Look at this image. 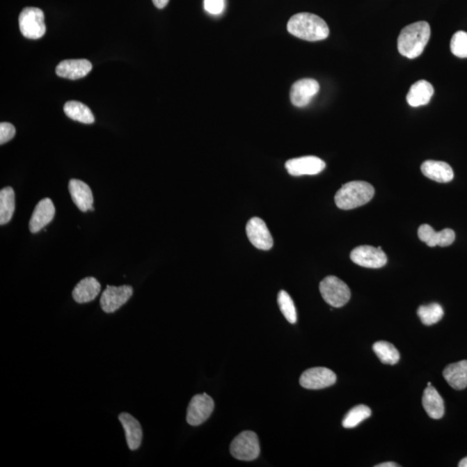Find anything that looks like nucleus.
<instances>
[{"mask_svg": "<svg viewBox=\"0 0 467 467\" xmlns=\"http://www.w3.org/2000/svg\"><path fill=\"white\" fill-rule=\"evenodd\" d=\"M287 31L303 40L322 41L330 34L326 21L315 14L301 13L292 16L287 23Z\"/></svg>", "mask_w": 467, "mask_h": 467, "instance_id": "1", "label": "nucleus"}, {"mask_svg": "<svg viewBox=\"0 0 467 467\" xmlns=\"http://www.w3.org/2000/svg\"><path fill=\"white\" fill-rule=\"evenodd\" d=\"M431 29L425 21L409 24L402 30L398 37L397 47L402 56L415 59L422 54L429 41Z\"/></svg>", "mask_w": 467, "mask_h": 467, "instance_id": "2", "label": "nucleus"}, {"mask_svg": "<svg viewBox=\"0 0 467 467\" xmlns=\"http://www.w3.org/2000/svg\"><path fill=\"white\" fill-rule=\"evenodd\" d=\"M375 195L372 184L363 181H352L338 190L335 195V203L338 208L348 210L358 208L369 203Z\"/></svg>", "mask_w": 467, "mask_h": 467, "instance_id": "3", "label": "nucleus"}, {"mask_svg": "<svg viewBox=\"0 0 467 467\" xmlns=\"http://www.w3.org/2000/svg\"><path fill=\"white\" fill-rule=\"evenodd\" d=\"M319 291L324 301L333 308H342L351 299V290L343 280L336 276H327L319 284Z\"/></svg>", "mask_w": 467, "mask_h": 467, "instance_id": "4", "label": "nucleus"}, {"mask_svg": "<svg viewBox=\"0 0 467 467\" xmlns=\"http://www.w3.org/2000/svg\"><path fill=\"white\" fill-rule=\"evenodd\" d=\"M261 452L258 434L245 431L234 438L230 445V452L239 461H251L258 459Z\"/></svg>", "mask_w": 467, "mask_h": 467, "instance_id": "5", "label": "nucleus"}, {"mask_svg": "<svg viewBox=\"0 0 467 467\" xmlns=\"http://www.w3.org/2000/svg\"><path fill=\"white\" fill-rule=\"evenodd\" d=\"M19 29L24 37L39 39L46 33L45 13L41 9L26 7L19 15Z\"/></svg>", "mask_w": 467, "mask_h": 467, "instance_id": "6", "label": "nucleus"}, {"mask_svg": "<svg viewBox=\"0 0 467 467\" xmlns=\"http://www.w3.org/2000/svg\"><path fill=\"white\" fill-rule=\"evenodd\" d=\"M351 261L368 269H380L386 265L388 258L381 248L372 246H359L351 253Z\"/></svg>", "mask_w": 467, "mask_h": 467, "instance_id": "7", "label": "nucleus"}, {"mask_svg": "<svg viewBox=\"0 0 467 467\" xmlns=\"http://www.w3.org/2000/svg\"><path fill=\"white\" fill-rule=\"evenodd\" d=\"M336 381L337 376L333 370L324 367H315L302 373L299 383L308 390H322L333 386Z\"/></svg>", "mask_w": 467, "mask_h": 467, "instance_id": "8", "label": "nucleus"}, {"mask_svg": "<svg viewBox=\"0 0 467 467\" xmlns=\"http://www.w3.org/2000/svg\"><path fill=\"white\" fill-rule=\"evenodd\" d=\"M214 407L213 399L208 395H196L188 406L187 422L191 426L201 425L212 415Z\"/></svg>", "mask_w": 467, "mask_h": 467, "instance_id": "9", "label": "nucleus"}, {"mask_svg": "<svg viewBox=\"0 0 467 467\" xmlns=\"http://www.w3.org/2000/svg\"><path fill=\"white\" fill-rule=\"evenodd\" d=\"M133 294V287L127 285L121 287L108 286L102 292L100 301L102 309L106 313L115 312L129 301Z\"/></svg>", "mask_w": 467, "mask_h": 467, "instance_id": "10", "label": "nucleus"}, {"mask_svg": "<svg viewBox=\"0 0 467 467\" xmlns=\"http://www.w3.org/2000/svg\"><path fill=\"white\" fill-rule=\"evenodd\" d=\"M246 232L251 244L261 251H269L273 248L274 239L269 228L259 217H253L246 225Z\"/></svg>", "mask_w": 467, "mask_h": 467, "instance_id": "11", "label": "nucleus"}, {"mask_svg": "<svg viewBox=\"0 0 467 467\" xmlns=\"http://www.w3.org/2000/svg\"><path fill=\"white\" fill-rule=\"evenodd\" d=\"M292 176L317 175L326 168V163L315 156H306L288 160L285 165Z\"/></svg>", "mask_w": 467, "mask_h": 467, "instance_id": "12", "label": "nucleus"}, {"mask_svg": "<svg viewBox=\"0 0 467 467\" xmlns=\"http://www.w3.org/2000/svg\"><path fill=\"white\" fill-rule=\"evenodd\" d=\"M319 91V84L315 79H301L292 85L290 91V99L292 105L297 108L308 106Z\"/></svg>", "mask_w": 467, "mask_h": 467, "instance_id": "13", "label": "nucleus"}, {"mask_svg": "<svg viewBox=\"0 0 467 467\" xmlns=\"http://www.w3.org/2000/svg\"><path fill=\"white\" fill-rule=\"evenodd\" d=\"M92 67V63L86 59L64 60L56 66V73L66 79L77 80L86 77Z\"/></svg>", "mask_w": 467, "mask_h": 467, "instance_id": "14", "label": "nucleus"}, {"mask_svg": "<svg viewBox=\"0 0 467 467\" xmlns=\"http://www.w3.org/2000/svg\"><path fill=\"white\" fill-rule=\"evenodd\" d=\"M56 209L49 198L42 199L38 203L32 214L30 221V231L31 233H38L54 219Z\"/></svg>", "mask_w": 467, "mask_h": 467, "instance_id": "15", "label": "nucleus"}, {"mask_svg": "<svg viewBox=\"0 0 467 467\" xmlns=\"http://www.w3.org/2000/svg\"><path fill=\"white\" fill-rule=\"evenodd\" d=\"M418 237L420 241L425 242L429 247H448L455 240L454 231L451 229H445L437 232L429 224L420 225L418 230Z\"/></svg>", "mask_w": 467, "mask_h": 467, "instance_id": "16", "label": "nucleus"}, {"mask_svg": "<svg viewBox=\"0 0 467 467\" xmlns=\"http://www.w3.org/2000/svg\"><path fill=\"white\" fill-rule=\"evenodd\" d=\"M69 191L74 205L83 212L94 210V197L90 187L84 182L71 180L69 183Z\"/></svg>", "mask_w": 467, "mask_h": 467, "instance_id": "17", "label": "nucleus"}, {"mask_svg": "<svg viewBox=\"0 0 467 467\" xmlns=\"http://www.w3.org/2000/svg\"><path fill=\"white\" fill-rule=\"evenodd\" d=\"M119 420L126 433L128 448L130 450H137L141 447L142 438H143V431H142L141 423L128 413H121Z\"/></svg>", "mask_w": 467, "mask_h": 467, "instance_id": "18", "label": "nucleus"}, {"mask_svg": "<svg viewBox=\"0 0 467 467\" xmlns=\"http://www.w3.org/2000/svg\"><path fill=\"white\" fill-rule=\"evenodd\" d=\"M423 175L438 183H449L454 178L452 167L448 163L427 160L420 166Z\"/></svg>", "mask_w": 467, "mask_h": 467, "instance_id": "19", "label": "nucleus"}, {"mask_svg": "<svg viewBox=\"0 0 467 467\" xmlns=\"http://www.w3.org/2000/svg\"><path fill=\"white\" fill-rule=\"evenodd\" d=\"M101 284L95 278L87 277L77 285L72 295L74 301L84 304L94 301L101 292Z\"/></svg>", "mask_w": 467, "mask_h": 467, "instance_id": "20", "label": "nucleus"}, {"mask_svg": "<svg viewBox=\"0 0 467 467\" xmlns=\"http://www.w3.org/2000/svg\"><path fill=\"white\" fill-rule=\"evenodd\" d=\"M434 94L432 84L425 80L416 81L410 88L407 95V102L413 108L429 104Z\"/></svg>", "mask_w": 467, "mask_h": 467, "instance_id": "21", "label": "nucleus"}, {"mask_svg": "<svg viewBox=\"0 0 467 467\" xmlns=\"http://www.w3.org/2000/svg\"><path fill=\"white\" fill-rule=\"evenodd\" d=\"M443 377L454 390H464L467 387V360H462L445 367Z\"/></svg>", "mask_w": 467, "mask_h": 467, "instance_id": "22", "label": "nucleus"}, {"mask_svg": "<svg viewBox=\"0 0 467 467\" xmlns=\"http://www.w3.org/2000/svg\"><path fill=\"white\" fill-rule=\"evenodd\" d=\"M422 405L427 415L433 419H441L444 415L445 407L443 399L436 388L427 386L424 390Z\"/></svg>", "mask_w": 467, "mask_h": 467, "instance_id": "23", "label": "nucleus"}, {"mask_svg": "<svg viewBox=\"0 0 467 467\" xmlns=\"http://www.w3.org/2000/svg\"><path fill=\"white\" fill-rule=\"evenodd\" d=\"M64 113L71 120L79 121L84 124H92L95 122V116L90 109L84 103L77 101H70L64 105Z\"/></svg>", "mask_w": 467, "mask_h": 467, "instance_id": "24", "label": "nucleus"}, {"mask_svg": "<svg viewBox=\"0 0 467 467\" xmlns=\"http://www.w3.org/2000/svg\"><path fill=\"white\" fill-rule=\"evenodd\" d=\"M15 212V193L12 187H6L0 191V224L8 223Z\"/></svg>", "mask_w": 467, "mask_h": 467, "instance_id": "25", "label": "nucleus"}, {"mask_svg": "<svg viewBox=\"0 0 467 467\" xmlns=\"http://www.w3.org/2000/svg\"><path fill=\"white\" fill-rule=\"evenodd\" d=\"M373 351L384 365H397L400 360V353L393 345L386 341H379L373 345Z\"/></svg>", "mask_w": 467, "mask_h": 467, "instance_id": "26", "label": "nucleus"}, {"mask_svg": "<svg viewBox=\"0 0 467 467\" xmlns=\"http://www.w3.org/2000/svg\"><path fill=\"white\" fill-rule=\"evenodd\" d=\"M420 322L425 326H432L436 324L444 316L443 308L438 303H431L429 305L420 306L417 311Z\"/></svg>", "mask_w": 467, "mask_h": 467, "instance_id": "27", "label": "nucleus"}, {"mask_svg": "<svg viewBox=\"0 0 467 467\" xmlns=\"http://www.w3.org/2000/svg\"><path fill=\"white\" fill-rule=\"evenodd\" d=\"M372 415V410L365 405H358L352 408L347 413L343 420V427L345 429H354L363 420Z\"/></svg>", "mask_w": 467, "mask_h": 467, "instance_id": "28", "label": "nucleus"}, {"mask_svg": "<svg viewBox=\"0 0 467 467\" xmlns=\"http://www.w3.org/2000/svg\"><path fill=\"white\" fill-rule=\"evenodd\" d=\"M277 301L281 312L283 313L287 322L291 324L297 322V312H296L294 303L290 295L286 291L281 290L278 294Z\"/></svg>", "mask_w": 467, "mask_h": 467, "instance_id": "29", "label": "nucleus"}, {"mask_svg": "<svg viewBox=\"0 0 467 467\" xmlns=\"http://www.w3.org/2000/svg\"><path fill=\"white\" fill-rule=\"evenodd\" d=\"M450 49L459 58H467V32L459 31L452 35Z\"/></svg>", "mask_w": 467, "mask_h": 467, "instance_id": "30", "label": "nucleus"}, {"mask_svg": "<svg viewBox=\"0 0 467 467\" xmlns=\"http://www.w3.org/2000/svg\"><path fill=\"white\" fill-rule=\"evenodd\" d=\"M15 134L16 128L13 124L8 122L0 124V144L3 145L13 140Z\"/></svg>", "mask_w": 467, "mask_h": 467, "instance_id": "31", "label": "nucleus"}, {"mask_svg": "<svg viewBox=\"0 0 467 467\" xmlns=\"http://www.w3.org/2000/svg\"><path fill=\"white\" fill-rule=\"evenodd\" d=\"M205 9L213 15H219L224 9V0H205Z\"/></svg>", "mask_w": 467, "mask_h": 467, "instance_id": "32", "label": "nucleus"}, {"mask_svg": "<svg viewBox=\"0 0 467 467\" xmlns=\"http://www.w3.org/2000/svg\"><path fill=\"white\" fill-rule=\"evenodd\" d=\"M153 3L159 9L165 8L167 6V3H169V0H152Z\"/></svg>", "mask_w": 467, "mask_h": 467, "instance_id": "33", "label": "nucleus"}, {"mask_svg": "<svg viewBox=\"0 0 467 467\" xmlns=\"http://www.w3.org/2000/svg\"><path fill=\"white\" fill-rule=\"evenodd\" d=\"M375 466L376 467H397V466H399V465H397V463H394V462H385V463H381V464L377 465Z\"/></svg>", "mask_w": 467, "mask_h": 467, "instance_id": "34", "label": "nucleus"}, {"mask_svg": "<svg viewBox=\"0 0 467 467\" xmlns=\"http://www.w3.org/2000/svg\"><path fill=\"white\" fill-rule=\"evenodd\" d=\"M459 467H467V457L463 459L462 461L461 462H459Z\"/></svg>", "mask_w": 467, "mask_h": 467, "instance_id": "35", "label": "nucleus"}, {"mask_svg": "<svg viewBox=\"0 0 467 467\" xmlns=\"http://www.w3.org/2000/svg\"><path fill=\"white\" fill-rule=\"evenodd\" d=\"M427 386H432V384H431V383H427Z\"/></svg>", "mask_w": 467, "mask_h": 467, "instance_id": "36", "label": "nucleus"}]
</instances>
